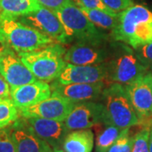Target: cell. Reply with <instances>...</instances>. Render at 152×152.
Here are the masks:
<instances>
[{"label": "cell", "mask_w": 152, "mask_h": 152, "mask_svg": "<svg viewBox=\"0 0 152 152\" xmlns=\"http://www.w3.org/2000/svg\"><path fill=\"white\" fill-rule=\"evenodd\" d=\"M116 42L136 49L152 42V12L145 6L133 4L119 13L117 26L112 31Z\"/></svg>", "instance_id": "1"}, {"label": "cell", "mask_w": 152, "mask_h": 152, "mask_svg": "<svg viewBox=\"0 0 152 152\" xmlns=\"http://www.w3.org/2000/svg\"><path fill=\"white\" fill-rule=\"evenodd\" d=\"M0 42L18 53H27L53 44L54 40L15 18L0 15Z\"/></svg>", "instance_id": "2"}, {"label": "cell", "mask_w": 152, "mask_h": 152, "mask_svg": "<svg viewBox=\"0 0 152 152\" xmlns=\"http://www.w3.org/2000/svg\"><path fill=\"white\" fill-rule=\"evenodd\" d=\"M101 98L105 109V123L122 129L140 124L124 86L118 83L111 84L108 87H105Z\"/></svg>", "instance_id": "3"}, {"label": "cell", "mask_w": 152, "mask_h": 152, "mask_svg": "<svg viewBox=\"0 0 152 152\" xmlns=\"http://www.w3.org/2000/svg\"><path fill=\"white\" fill-rule=\"evenodd\" d=\"M66 50L58 44H51L33 52L19 53L24 64L40 80H56L67 64Z\"/></svg>", "instance_id": "4"}, {"label": "cell", "mask_w": 152, "mask_h": 152, "mask_svg": "<svg viewBox=\"0 0 152 152\" xmlns=\"http://www.w3.org/2000/svg\"><path fill=\"white\" fill-rule=\"evenodd\" d=\"M105 64L107 80L123 86L129 85L148 72L136 52L123 42L114 45L113 53Z\"/></svg>", "instance_id": "5"}, {"label": "cell", "mask_w": 152, "mask_h": 152, "mask_svg": "<svg viewBox=\"0 0 152 152\" xmlns=\"http://www.w3.org/2000/svg\"><path fill=\"white\" fill-rule=\"evenodd\" d=\"M62 23L66 43L89 41H105L107 37L101 31L74 2L54 11Z\"/></svg>", "instance_id": "6"}, {"label": "cell", "mask_w": 152, "mask_h": 152, "mask_svg": "<svg viewBox=\"0 0 152 152\" xmlns=\"http://www.w3.org/2000/svg\"><path fill=\"white\" fill-rule=\"evenodd\" d=\"M115 44L105 41L75 42L64 53L67 64L76 65H94L106 63L111 58Z\"/></svg>", "instance_id": "7"}, {"label": "cell", "mask_w": 152, "mask_h": 152, "mask_svg": "<svg viewBox=\"0 0 152 152\" xmlns=\"http://www.w3.org/2000/svg\"><path fill=\"white\" fill-rule=\"evenodd\" d=\"M77 102L67 98L52 95L48 99L27 107L20 108L23 118H42L64 122Z\"/></svg>", "instance_id": "8"}, {"label": "cell", "mask_w": 152, "mask_h": 152, "mask_svg": "<svg viewBox=\"0 0 152 152\" xmlns=\"http://www.w3.org/2000/svg\"><path fill=\"white\" fill-rule=\"evenodd\" d=\"M105 123V109L102 102L88 101L77 102L64 120L68 129H86Z\"/></svg>", "instance_id": "9"}, {"label": "cell", "mask_w": 152, "mask_h": 152, "mask_svg": "<svg viewBox=\"0 0 152 152\" xmlns=\"http://www.w3.org/2000/svg\"><path fill=\"white\" fill-rule=\"evenodd\" d=\"M18 19L20 22L37 29L54 41L66 43L64 29L54 11L42 6L37 11Z\"/></svg>", "instance_id": "10"}, {"label": "cell", "mask_w": 152, "mask_h": 152, "mask_svg": "<svg viewBox=\"0 0 152 152\" xmlns=\"http://www.w3.org/2000/svg\"><path fill=\"white\" fill-rule=\"evenodd\" d=\"M124 86L140 123V120L149 119L152 116V73L147 72Z\"/></svg>", "instance_id": "11"}, {"label": "cell", "mask_w": 152, "mask_h": 152, "mask_svg": "<svg viewBox=\"0 0 152 152\" xmlns=\"http://www.w3.org/2000/svg\"><path fill=\"white\" fill-rule=\"evenodd\" d=\"M0 74L10 87L19 86L37 80L20 56L10 48L0 51Z\"/></svg>", "instance_id": "12"}, {"label": "cell", "mask_w": 152, "mask_h": 152, "mask_svg": "<svg viewBox=\"0 0 152 152\" xmlns=\"http://www.w3.org/2000/svg\"><path fill=\"white\" fill-rule=\"evenodd\" d=\"M36 135L47 142L53 150L61 149L69 129L64 122L42 118H23Z\"/></svg>", "instance_id": "13"}, {"label": "cell", "mask_w": 152, "mask_h": 152, "mask_svg": "<svg viewBox=\"0 0 152 152\" xmlns=\"http://www.w3.org/2000/svg\"><path fill=\"white\" fill-rule=\"evenodd\" d=\"M52 95L60 96L75 102H83L88 101H96L101 98L104 89L105 82L96 83H73L60 84L55 80L51 86Z\"/></svg>", "instance_id": "14"}, {"label": "cell", "mask_w": 152, "mask_h": 152, "mask_svg": "<svg viewBox=\"0 0 152 152\" xmlns=\"http://www.w3.org/2000/svg\"><path fill=\"white\" fill-rule=\"evenodd\" d=\"M107 80L106 64L76 65L67 64L56 81L60 84L96 83Z\"/></svg>", "instance_id": "15"}, {"label": "cell", "mask_w": 152, "mask_h": 152, "mask_svg": "<svg viewBox=\"0 0 152 152\" xmlns=\"http://www.w3.org/2000/svg\"><path fill=\"white\" fill-rule=\"evenodd\" d=\"M52 96L51 86L37 80L19 86L10 87V98L18 108H24L38 103Z\"/></svg>", "instance_id": "16"}, {"label": "cell", "mask_w": 152, "mask_h": 152, "mask_svg": "<svg viewBox=\"0 0 152 152\" xmlns=\"http://www.w3.org/2000/svg\"><path fill=\"white\" fill-rule=\"evenodd\" d=\"M16 145L17 152H52L53 149L36 135L27 127L25 120L15 121L10 128Z\"/></svg>", "instance_id": "17"}, {"label": "cell", "mask_w": 152, "mask_h": 152, "mask_svg": "<svg viewBox=\"0 0 152 152\" xmlns=\"http://www.w3.org/2000/svg\"><path fill=\"white\" fill-rule=\"evenodd\" d=\"M94 147V134L91 129H77L68 133L62 150L64 152H91Z\"/></svg>", "instance_id": "18"}, {"label": "cell", "mask_w": 152, "mask_h": 152, "mask_svg": "<svg viewBox=\"0 0 152 152\" xmlns=\"http://www.w3.org/2000/svg\"><path fill=\"white\" fill-rule=\"evenodd\" d=\"M42 7L37 0H0V15L18 19Z\"/></svg>", "instance_id": "19"}, {"label": "cell", "mask_w": 152, "mask_h": 152, "mask_svg": "<svg viewBox=\"0 0 152 152\" xmlns=\"http://www.w3.org/2000/svg\"><path fill=\"white\" fill-rule=\"evenodd\" d=\"M96 132V152H107L116 141L123 129L107 123H102L94 126Z\"/></svg>", "instance_id": "20"}, {"label": "cell", "mask_w": 152, "mask_h": 152, "mask_svg": "<svg viewBox=\"0 0 152 152\" xmlns=\"http://www.w3.org/2000/svg\"><path fill=\"white\" fill-rule=\"evenodd\" d=\"M88 19L99 29L113 31L119 20V13L98 9L80 8Z\"/></svg>", "instance_id": "21"}, {"label": "cell", "mask_w": 152, "mask_h": 152, "mask_svg": "<svg viewBox=\"0 0 152 152\" xmlns=\"http://www.w3.org/2000/svg\"><path fill=\"white\" fill-rule=\"evenodd\" d=\"M20 111L11 98H0V129L13 124L19 118Z\"/></svg>", "instance_id": "22"}, {"label": "cell", "mask_w": 152, "mask_h": 152, "mask_svg": "<svg viewBox=\"0 0 152 152\" xmlns=\"http://www.w3.org/2000/svg\"><path fill=\"white\" fill-rule=\"evenodd\" d=\"M129 129H124L118 139L109 148L107 152H132L134 137L129 135Z\"/></svg>", "instance_id": "23"}, {"label": "cell", "mask_w": 152, "mask_h": 152, "mask_svg": "<svg viewBox=\"0 0 152 152\" xmlns=\"http://www.w3.org/2000/svg\"><path fill=\"white\" fill-rule=\"evenodd\" d=\"M151 129L147 126L134 136L132 152H150L149 139Z\"/></svg>", "instance_id": "24"}, {"label": "cell", "mask_w": 152, "mask_h": 152, "mask_svg": "<svg viewBox=\"0 0 152 152\" xmlns=\"http://www.w3.org/2000/svg\"><path fill=\"white\" fill-rule=\"evenodd\" d=\"M0 152H17L16 145L10 129H0Z\"/></svg>", "instance_id": "25"}, {"label": "cell", "mask_w": 152, "mask_h": 152, "mask_svg": "<svg viewBox=\"0 0 152 152\" xmlns=\"http://www.w3.org/2000/svg\"><path fill=\"white\" fill-rule=\"evenodd\" d=\"M134 50L142 63L146 66L148 69L150 67H152V42Z\"/></svg>", "instance_id": "26"}, {"label": "cell", "mask_w": 152, "mask_h": 152, "mask_svg": "<svg viewBox=\"0 0 152 152\" xmlns=\"http://www.w3.org/2000/svg\"><path fill=\"white\" fill-rule=\"evenodd\" d=\"M103 4L110 10L120 13L132 6L133 0H102Z\"/></svg>", "instance_id": "27"}, {"label": "cell", "mask_w": 152, "mask_h": 152, "mask_svg": "<svg viewBox=\"0 0 152 152\" xmlns=\"http://www.w3.org/2000/svg\"><path fill=\"white\" fill-rule=\"evenodd\" d=\"M38 3L45 8L53 11H56L62 7L73 3V0H37Z\"/></svg>", "instance_id": "28"}, {"label": "cell", "mask_w": 152, "mask_h": 152, "mask_svg": "<svg viewBox=\"0 0 152 152\" xmlns=\"http://www.w3.org/2000/svg\"><path fill=\"white\" fill-rule=\"evenodd\" d=\"M75 2L80 8L98 9V10H102L112 11L106 7L102 0H75Z\"/></svg>", "instance_id": "29"}, {"label": "cell", "mask_w": 152, "mask_h": 152, "mask_svg": "<svg viewBox=\"0 0 152 152\" xmlns=\"http://www.w3.org/2000/svg\"><path fill=\"white\" fill-rule=\"evenodd\" d=\"M10 96V86L0 74V98H8Z\"/></svg>", "instance_id": "30"}, {"label": "cell", "mask_w": 152, "mask_h": 152, "mask_svg": "<svg viewBox=\"0 0 152 152\" xmlns=\"http://www.w3.org/2000/svg\"><path fill=\"white\" fill-rule=\"evenodd\" d=\"M149 146H150V152H152V127L150 132V139H149Z\"/></svg>", "instance_id": "31"}, {"label": "cell", "mask_w": 152, "mask_h": 152, "mask_svg": "<svg viewBox=\"0 0 152 152\" xmlns=\"http://www.w3.org/2000/svg\"><path fill=\"white\" fill-rule=\"evenodd\" d=\"M52 152H64L62 149H58V150H53Z\"/></svg>", "instance_id": "32"}, {"label": "cell", "mask_w": 152, "mask_h": 152, "mask_svg": "<svg viewBox=\"0 0 152 152\" xmlns=\"http://www.w3.org/2000/svg\"></svg>", "instance_id": "33"}]
</instances>
